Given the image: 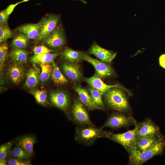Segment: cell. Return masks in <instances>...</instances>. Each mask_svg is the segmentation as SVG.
<instances>
[{
    "label": "cell",
    "mask_w": 165,
    "mask_h": 165,
    "mask_svg": "<svg viewBox=\"0 0 165 165\" xmlns=\"http://www.w3.org/2000/svg\"><path fill=\"white\" fill-rule=\"evenodd\" d=\"M165 147V140L161 136L152 146L144 151L132 150L128 152L129 163L133 165H142L153 157L162 153Z\"/></svg>",
    "instance_id": "1"
},
{
    "label": "cell",
    "mask_w": 165,
    "mask_h": 165,
    "mask_svg": "<svg viewBox=\"0 0 165 165\" xmlns=\"http://www.w3.org/2000/svg\"><path fill=\"white\" fill-rule=\"evenodd\" d=\"M123 90L113 88L104 94L105 101L108 106L112 109L120 112L129 110L130 107L127 97Z\"/></svg>",
    "instance_id": "2"
},
{
    "label": "cell",
    "mask_w": 165,
    "mask_h": 165,
    "mask_svg": "<svg viewBox=\"0 0 165 165\" xmlns=\"http://www.w3.org/2000/svg\"><path fill=\"white\" fill-rule=\"evenodd\" d=\"M108 132L104 130L102 127L97 128L91 125L77 128L75 138L79 143L89 146L93 144L97 139L101 138H108Z\"/></svg>",
    "instance_id": "3"
},
{
    "label": "cell",
    "mask_w": 165,
    "mask_h": 165,
    "mask_svg": "<svg viewBox=\"0 0 165 165\" xmlns=\"http://www.w3.org/2000/svg\"><path fill=\"white\" fill-rule=\"evenodd\" d=\"M108 138L121 145L128 152L134 149L138 138L136 127L121 134L108 132Z\"/></svg>",
    "instance_id": "4"
},
{
    "label": "cell",
    "mask_w": 165,
    "mask_h": 165,
    "mask_svg": "<svg viewBox=\"0 0 165 165\" xmlns=\"http://www.w3.org/2000/svg\"><path fill=\"white\" fill-rule=\"evenodd\" d=\"M71 113L73 120L80 126L93 125L84 105L79 99L74 101L71 108Z\"/></svg>",
    "instance_id": "5"
},
{
    "label": "cell",
    "mask_w": 165,
    "mask_h": 165,
    "mask_svg": "<svg viewBox=\"0 0 165 165\" xmlns=\"http://www.w3.org/2000/svg\"><path fill=\"white\" fill-rule=\"evenodd\" d=\"M136 123L135 120L132 117L120 113H115L111 115L108 118L102 127H109L117 129L134 125Z\"/></svg>",
    "instance_id": "6"
},
{
    "label": "cell",
    "mask_w": 165,
    "mask_h": 165,
    "mask_svg": "<svg viewBox=\"0 0 165 165\" xmlns=\"http://www.w3.org/2000/svg\"><path fill=\"white\" fill-rule=\"evenodd\" d=\"M82 57L83 60L90 63L94 67L95 75L101 79L110 77L113 74L112 68L106 63L93 58L84 52H83Z\"/></svg>",
    "instance_id": "7"
},
{
    "label": "cell",
    "mask_w": 165,
    "mask_h": 165,
    "mask_svg": "<svg viewBox=\"0 0 165 165\" xmlns=\"http://www.w3.org/2000/svg\"><path fill=\"white\" fill-rule=\"evenodd\" d=\"M49 99L54 106L64 111H66L71 104L70 97L68 94L64 91L57 90L51 91Z\"/></svg>",
    "instance_id": "8"
},
{
    "label": "cell",
    "mask_w": 165,
    "mask_h": 165,
    "mask_svg": "<svg viewBox=\"0 0 165 165\" xmlns=\"http://www.w3.org/2000/svg\"><path fill=\"white\" fill-rule=\"evenodd\" d=\"M138 138H152L160 135L158 127L149 119L134 124Z\"/></svg>",
    "instance_id": "9"
},
{
    "label": "cell",
    "mask_w": 165,
    "mask_h": 165,
    "mask_svg": "<svg viewBox=\"0 0 165 165\" xmlns=\"http://www.w3.org/2000/svg\"><path fill=\"white\" fill-rule=\"evenodd\" d=\"M60 19L58 16L52 15L41 21L39 35L35 39V42H38L46 37L56 27Z\"/></svg>",
    "instance_id": "10"
},
{
    "label": "cell",
    "mask_w": 165,
    "mask_h": 165,
    "mask_svg": "<svg viewBox=\"0 0 165 165\" xmlns=\"http://www.w3.org/2000/svg\"><path fill=\"white\" fill-rule=\"evenodd\" d=\"M66 40L62 31L56 27L44 39L43 42L50 48L58 49L65 44Z\"/></svg>",
    "instance_id": "11"
},
{
    "label": "cell",
    "mask_w": 165,
    "mask_h": 165,
    "mask_svg": "<svg viewBox=\"0 0 165 165\" xmlns=\"http://www.w3.org/2000/svg\"><path fill=\"white\" fill-rule=\"evenodd\" d=\"M61 68L65 76L70 81L77 82L81 79L82 72L80 66L78 63L66 61L61 64Z\"/></svg>",
    "instance_id": "12"
},
{
    "label": "cell",
    "mask_w": 165,
    "mask_h": 165,
    "mask_svg": "<svg viewBox=\"0 0 165 165\" xmlns=\"http://www.w3.org/2000/svg\"><path fill=\"white\" fill-rule=\"evenodd\" d=\"M84 81L90 86L99 91L102 95L105 94L109 90L113 88H120L127 92L129 95L131 94L129 90L119 84L110 85L106 84L95 74L91 77L85 78Z\"/></svg>",
    "instance_id": "13"
},
{
    "label": "cell",
    "mask_w": 165,
    "mask_h": 165,
    "mask_svg": "<svg viewBox=\"0 0 165 165\" xmlns=\"http://www.w3.org/2000/svg\"><path fill=\"white\" fill-rule=\"evenodd\" d=\"M89 53L93 54L104 62H111L116 57L117 53L112 51L105 49L94 43L88 51Z\"/></svg>",
    "instance_id": "14"
},
{
    "label": "cell",
    "mask_w": 165,
    "mask_h": 165,
    "mask_svg": "<svg viewBox=\"0 0 165 165\" xmlns=\"http://www.w3.org/2000/svg\"><path fill=\"white\" fill-rule=\"evenodd\" d=\"M25 70L22 65L13 63L9 67L7 76L13 84H19L23 80L25 75Z\"/></svg>",
    "instance_id": "15"
},
{
    "label": "cell",
    "mask_w": 165,
    "mask_h": 165,
    "mask_svg": "<svg viewBox=\"0 0 165 165\" xmlns=\"http://www.w3.org/2000/svg\"><path fill=\"white\" fill-rule=\"evenodd\" d=\"M74 88L78 94L80 100L88 109L90 110L103 109L95 103L90 94L85 89L78 86H74Z\"/></svg>",
    "instance_id": "16"
},
{
    "label": "cell",
    "mask_w": 165,
    "mask_h": 165,
    "mask_svg": "<svg viewBox=\"0 0 165 165\" xmlns=\"http://www.w3.org/2000/svg\"><path fill=\"white\" fill-rule=\"evenodd\" d=\"M40 71L35 66L31 67L27 71L24 84L27 89L33 90L38 86L40 80Z\"/></svg>",
    "instance_id": "17"
},
{
    "label": "cell",
    "mask_w": 165,
    "mask_h": 165,
    "mask_svg": "<svg viewBox=\"0 0 165 165\" xmlns=\"http://www.w3.org/2000/svg\"><path fill=\"white\" fill-rule=\"evenodd\" d=\"M40 26V22L28 24L20 26L16 30L24 34L28 39H35L39 35Z\"/></svg>",
    "instance_id": "18"
},
{
    "label": "cell",
    "mask_w": 165,
    "mask_h": 165,
    "mask_svg": "<svg viewBox=\"0 0 165 165\" xmlns=\"http://www.w3.org/2000/svg\"><path fill=\"white\" fill-rule=\"evenodd\" d=\"M82 53V52L67 47L61 51L60 55L66 62L78 63L83 60Z\"/></svg>",
    "instance_id": "19"
},
{
    "label": "cell",
    "mask_w": 165,
    "mask_h": 165,
    "mask_svg": "<svg viewBox=\"0 0 165 165\" xmlns=\"http://www.w3.org/2000/svg\"><path fill=\"white\" fill-rule=\"evenodd\" d=\"M161 136V135H160L152 138H138L135 142L134 148L133 149L140 152L144 151L152 146Z\"/></svg>",
    "instance_id": "20"
},
{
    "label": "cell",
    "mask_w": 165,
    "mask_h": 165,
    "mask_svg": "<svg viewBox=\"0 0 165 165\" xmlns=\"http://www.w3.org/2000/svg\"><path fill=\"white\" fill-rule=\"evenodd\" d=\"M28 53L24 49L14 48L10 52L9 55L13 63L23 65L28 60Z\"/></svg>",
    "instance_id": "21"
},
{
    "label": "cell",
    "mask_w": 165,
    "mask_h": 165,
    "mask_svg": "<svg viewBox=\"0 0 165 165\" xmlns=\"http://www.w3.org/2000/svg\"><path fill=\"white\" fill-rule=\"evenodd\" d=\"M59 55V53H53L34 55L31 57L30 61L35 64H52Z\"/></svg>",
    "instance_id": "22"
},
{
    "label": "cell",
    "mask_w": 165,
    "mask_h": 165,
    "mask_svg": "<svg viewBox=\"0 0 165 165\" xmlns=\"http://www.w3.org/2000/svg\"><path fill=\"white\" fill-rule=\"evenodd\" d=\"M36 139L32 136H26L21 138L18 142L17 145L23 148L31 156L33 152V146Z\"/></svg>",
    "instance_id": "23"
},
{
    "label": "cell",
    "mask_w": 165,
    "mask_h": 165,
    "mask_svg": "<svg viewBox=\"0 0 165 165\" xmlns=\"http://www.w3.org/2000/svg\"><path fill=\"white\" fill-rule=\"evenodd\" d=\"M53 68L51 78L56 84L62 85L68 82L67 79L62 74L57 65L54 62L52 64Z\"/></svg>",
    "instance_id": "24"
},
{
    "label": "cell",
    "mask_w": 165,
    "mask_h": 165,
    "mask_svg": "<svg viewBox=\"0 0 165 165\" xmlns=\"http://www.w3.org/2000/svg\"><path fill=\"white\" fill-rule=\"evenodd\" d=\"M13 39L11 46L14 48L24 49L28 44V38L24 33L20 32Z\"/></svg>",
    "instance_id": "25"
},
{
    "label": "cell",
    "mask_w": 165,
    "mask_h": 165,
    "mask_svg": "<svg viewBox=\"0 0 165 165\" xmlns=\"http://www.w3.org/2000/svg\"><path fill=\"white\" fill-rule=\"evenodd\" d=\"M31 93L34 96L36 101L43 106H46L49 103L47 98V93L44 90H36L31 91Z\"/></svg>",
    "instance_id": "26"
},
{
    "label": "cell",
    "mask_w": 165,
    "mask_h": 165,
    "mask_svg": "<svg viewBox=\"0 0 165 165\" xmlns=\"http://www.w3.org/2000/svg\"><path fill=\"white\" fill-rule=\"evenodd\" d=\"M41 72L40 75V81L42 83L47 82L51 77L53 66L52 64H40Z\"/></svg>",
    "instance_id": "27"
},
{
    "label": "cell",
    "mask_w": 165,
    "mask_h": 165,
    "mask_svg": "<svg viewBox=\"0 0 165 165\" xmlns=\"http://www.w3.org/2000/svg\"><path fill=\"white\" fill-rule=\"evenodd\" d=\"M10 154L14 158L24 160H28L30 156L23 148L17 145L11 150Z\"/></svg>",
    "instance_id": "28"
},
{
    "label": "cell",
    "mask_w": 165,
    "mask_h": 165,
    "mask_svg": "<svg viewBox=\"0 0 165 165\" xmlns=\"http://www.w3.org/2000/svg\"><path fill=\"white\" fill-rule=\"evenodd\" d=\"M89 91L95 103L102 109L104 107V105L102 101L101 93L98 90L90 86L89 88Z\"/></svg>",
    "instance_id": "29"
},
{
    "label": "cell",
    "mask_w": 165,
    "mask_h": 165,
    "mask_svg": "<svg viewBox=\"0 0 165 165\" xmlns=\"http://www.w3.org/2000/svg\"><path fill=\"white\" fill-rule=\"evenodd\" d=\"M14 33L7 24L0 25V43H1L13 37Z\"/></svg>",
    "instance_id": "30"
},
{
    "label": "cell",
    "mask_w": 165,
    "mask_h": 165,
    "mask_svg": "<svg viewBox=\"0 0 165 165\" xmlns=\"http://www.w3.org/2000/svg\"><path fill=\"white\" fill-rule=\"evenodd\" d=\"M8 48L7 44L2 43L0 46V68L2 71V67L7 56Z\"/></svg>",
    "instance_id": "31"
},
{
    "label": "cell",
    "mask_w": 165,
    "mask_h": 165,
    "mask_svg": "<svg viewBox=\"0 0 165 165\" xmlns=\"http://www.w3.org/2000/svg\"><path fill=\"white\" fill-rule=\"evenodd\" d=\"M13 145L12 142H9L0 146V160L6 159Z\"/></svg>",
    "instance_id": "32"
},
{
    "label": "cell",
    "mask_w": 165,
    "mask_h": 165,
    "mask_svg": "<svg viewBox=\"0 0 165 165\" xmlns=\"http://www.w3.org/2000/svg\"><path fill=\"white\" fill-rule=\"evenodd\" d=\"M53 50L44 45H40L35 46L33 50L34 55L50 53Z\"/></svg>",
    "instance_id": "33"
},
{
    "label": "cell",
    "mask_w": 165,
    "mask_h": 165,
    "mask_svg": "<svg viewBox=\"0 0 165 165\" xmlns=\"http://www.w3.org/2000/svg\"><path fill=\"white\" fill-rule=\"evenodd\" d=\"M7 164L9 165H29L30 162L28 160H20L15 158H11L9 160Z\"/></svg>",
    "instance_id": "34"
},
{
    "label": "cell",
    "mask_w": 165,
    "mask_h": 165,
    "mask_svg": "<svg viewBox=\"0 0 165 165\" xmlns=\"http://www.w3.org/2000/svg\"><path fill=\"white\" fill-rule=\"evenodd\" d=\"M9 16L6 9L0 11V25L7 24V21Z\"/></svg>",
    "instance_id": "35"
},
{
    "label": "cell",
    "mask_w": 165,
    "mask_h": 165,
    "mask_svg": "<svg viewBox=\"0 0 165 165\" xmlns=\"http://www.w3.org/2000/svg\"><path fill=\"white\" fill-rule=\"evenodd\" d=\"M20 1L15 4H11L8 6L6 9L8 14L9 15L12 12L14 8L18 4L21 3Z\"/></svg>",
    "instance_id": "36"
},
{
    "label": "cell",
    "mask_w": 165,
    "mask_h": 165,
    "mask_svg": "<svg viewBox=\"0 0 165 165\" xmlns=\"http://www.w3.org/2000/svg\"><path fill=\"white\" fill-rule=\"evenodd\" d=\"M159 61L160 65L165 69V54H163L160 56Z\"/></svg>",
    "instance_id": "37"
},
{
    "label": "cell",
    "mask_w": 165,
    "mask_h": 165,
    "mask_svg": "<svg viewBox=\"0 0 165 165\" xmlns=\"http://www.w3.org/2000/svg\"><path fill=\"white\" fill-rule=\"evenodd\" d=\"M7 161L5 159L0 160V165H6L7 164Z\"/></svg>",
    "instance_id": "38"
},
{
    "label": "cell",
    "mask_w": 165,
    "mask_h": 165,
    "mask_svg": "<svg viewBox=\"0 0 165 165\" xmlns=\"http://www.w3.org/2000/svg\"><path fill=\"white\" fill-rule=\"evenodd\" d=\"M30 0H23L21 1H20V2L21 3H22V2H27L28 1H29Z\"/></svg>",
    "instance_id": "39"
},
{
    "label": "cell",
    "mask_w": 165,
    "mask_h": 165,
    "mask_svg": "<svg viewBox=\"0 0 165 165\" xmlns=\"http://www.w3.org/2000/svg\"><path fill=\"white\" fill-rule=\"evenodd\" d=\"M80 0V1L82 2L83 3H84L85 4L87 3V2L85 1H84V0Z\"/></svg>",
    "instance_id": "40"
}]
</instances>
